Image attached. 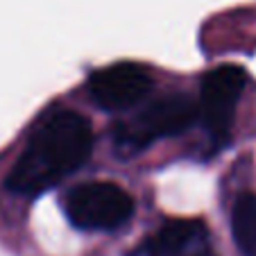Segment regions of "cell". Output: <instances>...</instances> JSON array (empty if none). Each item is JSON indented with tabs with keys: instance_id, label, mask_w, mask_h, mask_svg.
<instances>
[{
	"instance_id": "obj_6",
	"label": "cell",
	"mask_w": 256,
	"mask_h": 256,
	"mask_svg": "<svg viewBox=\"0 0 256 256\" xmlns=\"http://www.w3.org/2000/svg\"><path fill=\"white\" fill-rule=\"evenodd\" d=\"M145 256H218L211 234L198 218L170 220L145 242Z\"/></svg>"
},
{
	"instance_id": "obj_5",
	"label": "cell",
	"mask_w": 256,
	"mask_h": 256,
	"mask_svg": "<svg viewBox=\"0 0 256 256\" xmlns=\"http://www.w3.org/2000/svg\"><path fill=\"white\" fill-rule=\"evenodd\" d=\"M152 88V75L138 64H112L88 80V96L104 112H125L138 104Z\"/></svg>"
},
{
	"instance_id": "obj_2",
	"label": "cell",
	"mask_w": 256,
	"mask_h": 256,
	"mask_svg": "<svg viewBox=\"0 0 256 256\" xmlns=\"http://www.w3.org/2000/svg\"><path fill=\"white\" fill-rule=\"evenodd\" d=\"M195 116H198V104L190 98H159L127 120L118 122L114 132V145L122 156H132L150 148L154 140L186 132Z\"/></svg>"
},
{
	"instance_id": "obj_3",
	"label": "cell",
	"mask_w": 256,
	"mask_h": 256,
	"mask_svg": "<svg viewBox=\"0 0 256 256\" xmlns=\"http://www.w3.org/2000/svg\"><path fill=\"white\" fill-rule=\"evenodd\" d=\"M70 224L84 232H112L127 222L134 213V200L125 188L112 182L80 184L64 200Z\"/></svg>"
},
{
	"instance_id": "obj_1",
	"label": "cell",
	"mask_w": 256,
	"mask_h": 256,
	"mask_svg": "<svg viewBox=\"0 0 256 256\" xmlns=\"http://www.w3.org/2000/svg\"><path fill=\"white\" fill-rule=\"evenodd\" d=\"M91 152V122L78 112H54L34 127L5 186L16 195H39L75 172Z\"/></svg>"
},
{
	"instance_id": "obj_7",
	"label": "cell",
	"mask_w": 256,
	"mask_h": 256,
	"mask_svg": "<svg viewBox=\"0 0 256 256\" xmlns=\"http://www.w3.org/2000/svg\"><path fill=\"white\" fill-rule=\"evenodd\" d=\"M232 234L242 256H256V193H240L232 208Z\"/></svg>"
},
{
	"instance_id": "obj_4",
	"label": "cell",
	"mask_w": 256,
	"mask_h": 256,
	"mask_svg": "<svg viewBox=\"0 0 256 256\" xmlns=\"http://www.w3.org/2000/svg\"><path fill=\"white\" fill-rule=\"evenodd\" d=\"M247 86V75L238 66L213 68L202 82L200 96V120L206 134L211 136L213 145H224L232 136L234 116L240 96Z\"/></svg>"
}]
</instances>
